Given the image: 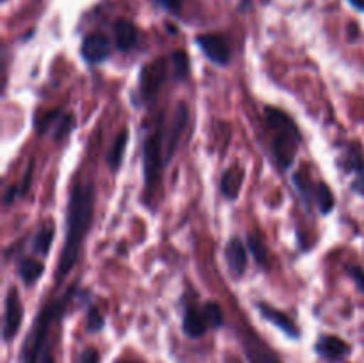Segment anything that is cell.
<instances>
[{
	"mask_svg": "<svg viewBox=\"0 0 364 363\" xmlns=\"http://www.w3.org/2000/svg\"><path fill=\"white\" fill-rule=\"evenodd\" d=\"M39 363H55L53 362V356H52V352H50L48 347H45V351H43L41 358H39Z\"/></svg>",
	"mask_w": 364,
	"mask_h": 363,
	"instance_id": "32",
	"label": "cell"
},
{
	"mask_svg": "<svg viewBox=\"0 0 364 363\" xmlns=\"http://www.w3.org/2000/svg\"><path fill=\"white\" fill-rule=\"evenodd\" d=\"M181 330L187 335L188 338H201L205 337L206 331L210 330L208 320H206L205 312H203V306H187L183 313V320H181Z\"/></svg>",
	"mask_w": 364,
	"mask_h": 363,
	"instance_id": "17",
	"label": "cell"
},
{
	"mask_svg": "<svg viewBox=\"0 0 364 363\" xmlns=\"http://www.w3.org/2000/svg\"><path fill=\"white\" fill-rule=\"evenodd\" d=\"M32 177H34V160H31V164L25 169L23 178H21L18 184L9 185L4 192V206H9L11 203L16 201L18 198H23V196L28 194V189L32 185Z\"/></svg>",
	"mask_w": 364,
	"mask_h": 363,
	"instance_id": "20",
	"label": "cell"
},
{
	"mask_svg": "<svg viewBox=\"0 0 364 363\" xmlns=\"http://www.w3.org/2000/svg\"><path fill=\"white\" fill-rule=\"evenodd\" d=\"M18 276L23 281L27 287H34L39 281V278L45 273V263L41 260L34 258V256H23L16 265Z\"/></svg>",
	"mask_w": 364,
	"mask_h": 363,
	"instance_id": "19",
	"label": "cell"
},
{
	"mask_svg": "<svg viewBox=\"0 0 364 363\" xmlns=\"http://www.w3.org/2000/svg\"><path fill=\"white\" fill-rule=\"evenodd\" d=\"M127 144H128V130L127 128H123V130H119V134L114 137L112 146H110L109 153H107V164H109V169L112 171V173H117V171H119L121 164H123V159H124V152H127Z\"/></svg>",
	"mask_w": 364,
	"mask_h": 363,
	"instance_id": "21",
	"label": "cell"
},
{
	"mask_svg": "<svg viewBox=\"0 0 364 363\" xmlns=\"http://www.w3.org/2000/svg\"><path fill=\"white\" fill-rule=\"evenodd\" d=\"M256 310H258L259 315H262L267 322H270L272 326H276L281 333H284L287 337H290L291 340H297V338H301V330H299L297 324L294 322V319H291L288 313L281 312V310H277L276 306L269 305V302H263V301L256 302Z\"/></svg>",
	"mask_w": 364,
	"mask_h": 363,
	"instance_id": "14",
	"label": "cell"
},
{
	"mask_svg": "<svg viewBox=\"0 0 364 363\" xmlns=\"http://www.w3.org/2000/svg\"><path fill=\"white\" fill-rule=\"evenodd\" d=\"M96 189L91 182H77L71 187L66 206V231L60 249L59 263L55 270V281H63L77 265L80 258L85 235L89 233L95 216Z\"/></svg>",
	"mask_w": 364,
	"mask_h": 363,
	"instance_id": "1",
	"label": "cell"
},
{
	"mask_svg": "<svg viewBox=\"0 0 364 363\" xmlns=\"http://www.w3.org/2000/svg\"><path fill=\"white\" fill-rule=\"evenodd\" d=\"M110 53H112L110 39L105 34H102V32H89L82 39L80 56L84 63H87L89 66L105 63L107 59H110Z\"/></svg>",
	"mask_w": 364,
	"mask_h": 363,
	"instance_id": "11",
	"label": "cell"
},
{
	"mask_svg": "<svg viewBox=\"0 0 364 363\" xmlns=\"http://www.w3.org/2000/svg\"><path fill=\"white\" fill-rule=\"evenodd\" d=\"M203 312H205L206 320H208V326L213 330H220L224 326V313L223 308L217 301H208L203 305Z\"/></svg>",
	"mask_w": 364,
	"mask_h": 363,
	"instance_id": "27",
	"label": "cell"
},
{
	"mask_svg": "<svg viewBox=\"0 0 364 363\" xmlns=\"http://www.w3.org/2000/svg\"><path fill=\"white\" fill-rule=\"evenodd\" d=\"M167 167L166 159V123L164 116L156 117L151 132L142 142V177H144L146 201L153 198L156 187H160L164 169Z\"/></svg>",
	"mask_w": 364,
	"mask_h": 363,
	"instance_id": "4",
	"label": "cell"
},
{
	"mask_svg": "<svg viewBox=\"0 0 364 363\" xmlns=\"http://www.w3.org/2000/svg\"><path fill=\"white\" fill-rule=\"evenodd\" d=\"M345 270H347L348 276L352 278V281L355 283V287H358V290L364 294V269L359 265H347L345 267Z\"/></svg>",
	"mask_w": 364,
	"mask_h": 363,
	"instance_id": "29",
	"label": "cell"
},
{
	"mask_svg": "<svg viewBox=\"0 0 364 363\" xmlns=\"http://www.w3.org/2000/svg\"><path fill=\"white\" fill-rule=\"evenodd\" d=\"M105 327V317L96 306L89 305L85 312V331L87 333H100Z\"/></svg>",
	"mask_w": 364,
	"mask_h": 363,
	"instance_id": "28",
	"label": "cell"
},
{
	"mask_svg": "<svg viewBox=\"0 0 364 363\" xmlns=\"http://www.w3.org/2000/svg\"><path fill=\"white\" fill-rule=\"evenodd\" d=\"M117 363H134V362H117Z\"/></svg>",
	"mask_w": 364,
	"mask_h": 363,
	"instance_id": "34",
	"label": "cell"
},
{
	"mask_svg": "<svg viewBox=\"0 0 364 363\" xmlns=\"http://www.w3.org/2000/svg\"><path fill=\"white\" fill-rule=\"evenodd\" d=\"M77 363H100V352L95 347H85L78 354Z\"/></svg>",
	"mask_w": 364,
	"mask_h": 363,
	"instance_id": "31",
	"label": "cell"
},
{
	"mask_svg": "<svg viewBox=\"0 0 364 363\" xmlns=\"http://www.w3.org/2000/svg\"><path fill=\"white\" fill-rule=\"evenodd\" d=\"M352 7H355L358 11H363L364 13V0H348Z\"/></svg>",
	"mask_w": 364,
	"mask_h": 363,
	"instance_id": "33",
	"label": "cell"
},
{
	"mask_svg": "<svg viewBox=\"0 0 364 363\" xmlns=\"http://www.w3.org/2000/svg\"><path fill=\"white\" fill-rule=\"evenodd\" d=\"M169 70H173L169 57H159V59L144 64L141 75H139L137 96L141 103H149L155 100V96L159 95L162 85L169 78Z\"/></svg>",
	"mask_w": 364,
	"mask_h": 363,
	"instance_id": "5",
	"label": "cell"
},
{
	"mask_svg": "<svg viewBox=\"0 0 364 363\" xmlns=\"http://www.w3.org/2000/svg\"><path fill=\"white\" fill-rule=\"evenodd\" d=\"M21 322H23V305H21L20 294L14 287L7 290L6 299H4V326H2V338L6 344L13 342L20 331Z\"/></svg>",
	"mask_w": 364,
	"mask_h": 363,
	"instance_id": "9",
	"label": "cell"
},
{
	"mask_svg": "<svg viewBox=\"0 0 364 363\" xmlns=\"http://www.w3.org/2000/svg\"><path fill=\"white\" fill-rule=\"evenodd\" d=\"M265 127L269 132V146L272 159L281 171H288L297 159L302 144V134L299 125L287 110L267 105L263 110Z\"/></svg>",
	"mask_w": 364,
	"mask_h": 363,
	"instance_id": "2",
	"label": "cell"
},
{
	"mask_svg": "<svg viewBox=\"0 0 364 363\" xmlns=\"http://www.w3.org/2000/svg\"><path fill=\"white\" fill-rule=\"evenodd\" d=\"M338 166L345 174L352 177V191L364 196V149L358 141H350L341 146Z\"/></svg>",
	"mask_w": 364,
	"mask_h": 363,
	"instance_id": "6",
	"label": "cell"
},
{
	"mask_svg": "<svg viewBox=\"0 0 364 363\" xmlns=\"http://www.w3.org/2000/svg\"><path fill=\"white\" fill-rule=\"evenodd\" d=\"M80 292L82 290H78V285H71L60 298L52 299L45 306H41V310L36 315L34 322H32L31 331L25 337L23 345H21V363H39V358H41L43 351L46 347V338H48L50 326L55 320H60V317L66 313L70 302L73 299H77L80 295Z\"/></svg>",
	"mask_w": 364,
	"mask_h": 363,
	"instance_id": "3",
	"label": "cell"
},
{
	"mask_svg": "<svg viewBox=\"0 0 364 363\" xmlns=\"http://www.w3.org/2000/svg\"><path fill=\"white\" fill-rule=\"evenodd\" d=\"M247 249L252 255V258L256 260L262 269H267L269 265V249H267L265 241H263L262 233L259 231H249L247 233Z\"/></svg>",
	"mask_w": 364,
	"mask_h": 363,
	"instance_id": "22",
	"label": "cell"
},
{
	"mask_svg": "<svg viewBox=\"0 0 364 363\" xmlns=\"http://www.w3.org/2000/svg\"><path fill=\"white\" fill-rule=\"evenodd\" d=\"M196 43H198V46L203 50V53H205L210 63L217 64V66H228L231 63L230 41L223 34H213V32L199 34L196 38Z\"/></svg>",
	"mask_w": 364,
	"mask_h": 363,
	"instance_id": "10",
	"label": "cell"
},
{
	"mask_svg": "<svg viewBox=\"0 0 364 363\" xmlns=\"http://www.w3.org/2000/svg\"><path fill=\"white\" fill-rule=\"evenodd\" d=\"M171 68H173V77L176 80H187L191 77V59L185 50H174L169 56Z\"/></svg>",
	"mask_w": 364,
	"mask_h": 363,
	"instance_id": "26",
	"label": "cell"
},
{
	"mask_svg": "<svg viewBox=\"0 0 364 363\" xmlns=\"http://www.w3.org/2000/svg\"><path fill=\"white\" fill-rule=\"evenodd\" d=\"M313 203H315L316 209L320 210L322 216H327V214L333 212L334 205H336V199H334L333 189H331L326 182H316Z\"/></svg>",
	"mask_w": 364,
	"mask_h": 363,
	"instance_id": "23",
	"label": "cell"
},
{
	"mask_svg": "<svg viewBox=\"0 0 364 363\" xmlns=\"http://www.w3.org/2000/svg\"><path fill=\"white\" fill-rule=\"evenodd\" d=\"M155 4H159L162 9L174 14V16H180L181 7H183V0H155Z\"/></svg>",
	"mask_w": 364,
	"mask_h": 363,
	"instance_id": "30",
	"label": "cell"
},
{
	"mask_svg": "<svg viewBox=\"0 0 364 363\" xmlns=\"http://www.w3.org/2000/svg\"><path fill=\"white\" fill-rule=\"evenodd\" d=\"M75 114L64 110H48L41 117H36V130L38 134H50L55 142L66 139L75 130Z\"/></svg>",
	"mask_w": 364,
	"mask_h": 363,
	"instance_id": "7",
	"label": "cell"
},
{
	"mask_svg": "<svg viewBox=\"0 0 364 363\" xmlns=\"http://www.w3.org/2000/svg\"><path fill=\"white\" fill-rule=\"evenodd\" d=\"M242 184H244V167L235 164L233 167L224 171L223 178H220V192L230 201H237Z\"/></svg>",
	"mask_w": 364,
	"mask_h": 363,
	"instance_id": "18",
	"label": "cell"
},
{
	"mask_svg": "<svg viewBox=\"0 0 364 363\" xmlns=\"http://www.w3.org/2000/svg\"><path fill=\"white\" fill-rule=\"evenodd\" d=\"M53 235H55V228L53 226H41L38 233L32 237V253L39 256H46L52 248Z\"/></svg>",
	"mask_w": 364,
	"mask_h": 363,
	"instance_id": "25",
	"label": "cell"
},
{
	"mask_svg": "<svg viewBox=\"0 0 364 363\" xmlns=\"http://www.w3.org/2000/svg\"><path fill=\"white\" fill-rule=\"evenodd\" d=\"M315 352L327 363H341L350 356L352 347L348 342L336 335H322L315 344Z\"/></svg>",
	"mask_w": 364,
	"mask_h": 363,
	"instance_id": "12",
	"label": "cell"
},
{
	"mask_svg": "<svg viewBox=\"0 0 364 363\" xmlns=\"http://www.w3.org/2000/svg\"><path fill=\"white\" fill-rule=\"evenodd\" d=\"M188 107L187 103L180 102L176 103L173 110V116H171L169 123L166 125V159H167V166L173 162L174 153H176L178 146H180L181 137H183L185 130H187L188 125Z\"/></svg>",
	"mask_w": 364,
	"mask_h": 363,
	"instance_id": "8",
	"label": "cell"
},
{
	"mask_svg": "<svg viewBox=\"0 0 364 363\" xmlns=\"http://www.w3.org/2000/svg\"><path fill=\"white\" fill-rule=\"evenodd\" d=\"M249 249L247 244H244L240 237H231L228 241L226 248H224V256H226V262H228V269H230L231 276L235 280H240L242 276L245 274L247 270V260H249Z\"/></svg>",
	"mask_w": 364,
	"mask_h": 363,
	"instance_id": "15",
	"label": "cell"
},
{
	"mask_svg": "<svg viewBox=\"0 0 364 363\" xmlns=\"http://www.w3.org/2000/svg\"><path fill=\"white\" fill-rule=\"evenodd\" d=\"M242 347L249 363H281L279 356L252 331L242 333Z\"/></svg>",
	"mask_w": 364,
	"mask_h": 363,
	"instance_id": "13",
	"label": "cell"
},
{
	"mask_svg": "<svg viewBox=\"0 0 364 363\" xmlns=\"http://www.w3.org/2000/svg\"><path fill=\"white\" fill-rule=\"evenodd\" d=\"M294 185L297 189L299 196H301L302 203H304L308 209H311L315 203H313V196H315V185L316 182L313 184V180L309 178V174L306 171H295L294 173Z\"/></svg>",
	"mask_w": 364,
	"mask_h": 363,
	"instance_id": "24",
	"label": "cell"
},
{
	"mask_svg": "<svg viewBox=\"0 0 364 363\" xmlns=\"http://www.w3.org/2000/svg\"><path fill=\"white\" fill-rule=\"evenodd\" d=\"M114 45L119 52L128 53L139 45V38H141V32H139L137 25L134 21L127 20V18H117L114 21Z\"/></svg>",
	"mask_w": 364,
	"mask_h": 363,
	"instance_id": "16",
	"label": "cell"
}]
</instances>
